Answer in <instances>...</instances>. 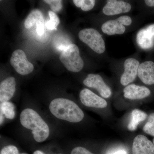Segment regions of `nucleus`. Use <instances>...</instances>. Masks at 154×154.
<instances>
[{
    "label": "nucleus",
    "mask_w": 154,
    "mask_h": 154,
    "mask_svg": "<svg viewBox=\"0 0 154 154\" xmlns=\"http://www.w3.org/2000/svg\"><path fill=\"white\" fill-rule=\"evenodd\" d=\"M48 14H49L50 20L45 23L46 28L49 30H57V26L60 22L59 18H58L57 14L52 11H49L48 12Z\"/></svg>",
    "instance_id": "6ab92c4d"
},
{
    "label": "nucleus",
    "mask_w": 154,
    "mask_h": 154,
    "mask_svg": "<svg viewBox=\"0 0 154 154\" xmlns=\"http://www.w3.org/2000/svg\"><path fill=\"white\" fill-rule=\"evenodd\" d=\"M153 143L154 145V139H153Z\"/></svg>",
    "instance_id": "7c9ffc66"
},
{
    "label": "nucleus",
    "mask_w": 154,
    "mask_h": 154,
    "mask_svg": "<svg viewBox=\"0 0 154 154\" xmlns=\"http://www.w3.org/2000/svg\"><path fill=\"white\" fill-rule=\"evenodd\" d=\"M73 2L75 5L84 11H91L96 4L94 0H74Z\"/></svg>",
    "instance_id": "aec40b11"
},
{
    "label": "nucleus",
    "mask_w": 154,
    "mask_h": 154,
    "mask_svg": "<svg viewBox=\"0 0 154 154\" xmlns=\"http://www.w3.org/2000/svg\"><path fill=\"white\" fill-rule=\"evenodd\" d=\"M15 78L10 77L1 82L0 84V102H8L14 96L16 91Z\"/></svg>",
    "instance_id": "4468645a"
},
{
    "label": "nucleus",
    "mask_w": 154,
    "mask_h": 154,
    "mask_svg": "<svg viewBox=\"0 0 154 154\" xmlns=\"http://www.w3.org/2000/svg\"><path fill=\"white\" fill-rule=\"evenodd\" d=\"M1 113L4 114L6 118L13 119L15 117V106L11 102H6L1 103Z\"/></svg>",
    "instance_id": "a211bd4d"
},
{
    "label": "nucleus",
    "mask_w": 154,
    "mask_h": 154,
    "mask_svg": "<svg viewBox=\"0 0 154 154\" xmlns=\"http://www.w3.org/2000/svg\"><path fill=\"white\" fill-rule=\"evenodd\" d=\"M44 19L43 14L41 11L35 10L31 11L27 17L25 22V26L27 29H29L36 24L38 21Z\"/></svg>",
    "instance_id": "f3484780"
},
{
    "label": "nucleus",
    "mask_w": 154,
    "mask_h": 154,
    "mask_svg": "<svg viewBox=\"0 0 154 154\" xmlns=\"http://www.w3.org/2000/svg\"><path fill=\"white\" fill-rule=\"evenodd\" d=\"M33 154H45L43 152L40 150H36L34 152Z\"/></svg>",
    "instance_id": "c85d7f7f"
},
{
    "label": "nucleus",
    "mask_w": 154,
    "mask_h": 154,
    "mask_svg": "<svg viewBox=\"0 0 154 154\" xmlns=\"http://www.w3.org/2000/svg\"><path fill=\"white\" fill-rule=\"evenodd\" d=\"M71 154H94L83 147L79 146L72 150Z\"/></svg>",
    "instance_id": "b1692460"
},
{
    "label": "nucleus",
    "mask_w": 154,
    "mask_h": 154,
    "mask_svg": "<svg viewBox=\"0 0 154 154\" xmlns=\"http://www.w3.org/2000/svg\"><path fill=\"white\" fill-rule=\"evenodd\" d=\"M0 154H19L17 147L9 145L4 147L1 151Z\"/></svg>",
    "instance_id": "5701e85b"
},
{
    "label": "nucleus",
    "mask_w": 154,
    "mask_h": 154,
    "mask_svg": "<svg viewBox=\"0 0 154 154\" xmlns=\"http://www.w3.org/2000/svg\"><path fill=\"white\" fill-rule=\"evenodd\" d=\"M21 124L25 128L31 130L34 140L41 143L47 139L49 134V128L40 116L33 109L27 108L20 114Z\"/></svg>",
    "instance_id": "f03ea898"
},
{
    "label": "nucleus",
    "mask_w": 154,
    "mask_h": 154,
    "mask_svg": "<svg viewBox=\"0 0 154 154\" xmlns=\"http://www.w3.org/2000/svg\"><path fill=\"white\" fill-rule=\"evenodd\" d=\"M144 2L147 6L154 7V0H146Z\"/></svg>",
    "instance_id": "bb28decb"
},
{
    "label": "nucleus",
    "mask_w": 154,
    "mask_h": 154,
    "mask_svg": "<svg viewBox=\"0 0 154 154\" xmlns=\"http://www.w3.org/2000/svg\"><path fill=\"white\" fill-rule=\"evenodd\" d=\"M80 40L87 44L97 53H103L105 51V44L101 34L94 28H85L80 31Z\"/></svg>",
    "instance_id": "20e7f679"
},
{
    "label": "nucleus",
    "mask_w": 154,
    "mask_h": 154,
    "mask_svg": "<svg viewBox=\"0 0 154 154\" xmlns=\"http://www.w3.org/2000/svg\"><path fill=\"white\" fill-rule=\"evenodd\" d=\"M27 154L26 153H22V154Z\"/></svg>",
    "instance_id": "2f4dec72"
},
{
    "label": "nucleus",
    "mask_w": 154,
    "mask_h": 154,
    "mask_svg": "<svg viewBox=\"0 0 154 154\" xmlns=\"http://www.w3.org/2000/svg\"><path fill=\"white\" fill-rule=\"evenodd\" d=\"M124 96L127 99L139 100L143 99L150 95L149 89L144 86L131 84L127 86L123 90Z\"/></svg>",
    "instance_id": "ddd939ff"
},
{
    "label": "nucleus",
    "mask_w": 154,
    "mask_h": 154,
    "mask_svg": "<svg viewBox=\"0 0 154 154\" xmlns=\"http://www.w3.org/2000/svg\"><path fill=\"white\" fill-rule=\"evenodd\" d=\"M79 97L81 102L86 107L97 108L107 107V103L105 99L87 88L80 92Z\"/></svg>",
    "instance_id": "1a4fd4ad"
},
{
    "label": "nucleus",
    "mask_w": 154,
    "mask_h": 154,
    "mask_svg": "<svg viewBox=\"0 0 154 154\" xmlns=\"http://www.w3.org/2000/svg\"><path fill=\"white\" fill-rule=\"evenodd\" d=\"M139 62L136 59L129 58L124 62V71L120 78V83L123 86H128L135 79L139 67Z\"/></svg>",
    "instance_id": "6e6552de"
},
{
    "label": "nucleus",
    "mask_w": 154,
    "mask_h": 154,
    "mask_svg": "<svg viewBox=\"0 0 154 154\" xmlns=\"http://www.w3.org/2000/svg\"><path fill=\"white\" fill-rule=\"evenodd\" d=\"M49 109L57 118L71 122H79L85 116L82 110L76 103L64 98L52 100L50 104Z\"/></svg>",
    "instance_id": "f257e3e1"
},
{
    "label": "nucleus",
    "mask_w": 154,
    "mask_h": 154,
    "mask_svg": "<svg viewBox=\"0 0 154 154\" xmlns=\"http://www.w3.org/2000/svg\"><path fill=\"white\" fill-rule=\"evenodd\" d=\"M3 119H4V118H3V114L1 113V124H2V123Z\"/></svg>",
    "instance_id": "c756f323"
},
{
    "label": "nucleus",
    "mask_w": 154,
    "mask_h": 154,
    "mask_svg": "<svg viewBox=\"0 0 154 154\" xmlns=\"http://www.w3.org/2000/svg\"><path fill=\"white\" fill-rule=\"evenodd\" d=\"M11 66L19 74L25 75L33 72V65L28 60L25 52L21 49L15 50L11 59Z\"/></svg>",
    "instance_id": "39448f33"
},
{
    "label": "nucleus",
    "mask_w": 154,
    "mask_h": 154,
    "mask_svg": "<svg viewBox=\"0 0 154 154\" xmlns=\"http://www.w3.org/2000/svg\"><path fill=\"white\" fill-rule=\"evenodd\" d=\"M131 6L129 3L122 1L108 0L103 8L102 11L107 16H114L129 12Z\"/></svg>",
    "instance_id": "9d476101"
},
{
    "label": "nucleus",
    "mask_w": 154,
    "mask_h": 154,
    "mask_svg": "<svg viewBox=\"0 0 154 154\" xmlns=\"http://www.w3.org/2000/svg\"><path fill=\"white\" fill-rule=\"evenodd\" d=\"M36 32L39 35H43L44 33L45 22L44 19L38 21L36 23Z\"/></svg>",
    "instance_id": "393cba45"
},
{
    "label": "nucleus",
    "mask_w": 154,
    "mask_h": 154,
    "mask_svg": "<svg viewBox=\"0 0 154 154\" xmlns=\"http://www.w3.org/2000/svg\"><path fill=\"white\" fill-rule=\"evenodd\" d=\"M109 154H127V153L125 151L123 150H119L114 152L112 153Z\"/></svg>",
    "instance_id": "cd10ccee"
},
{
    "label": "nucleus",
    "mask_w": 154,
    "mask_h": 154,
    "mask_svg": "<svg viewBox=\"0 0 154 154\" xmlns=\"http://www.w3.org/2000/svg\"><path fill=\"white\" fill-rule=\"evenodd\" d=\"M147 117V114L145 112L139 109H134L131 113V120L128 125V128L130 131H134L139 123L144 121Z\"/></svg>",
    "instance_id": "dca6fc26"
},
{
    "label": "nucleus",
    "mask_w": 154,
    "mask_h": 154,
    "mask_svg": "<svg viewBox=\"0 0 154 154\" xmlns=\"http://www.w3.org/2000/svg\"><path fill=\"white\" fill-rule=\"evenodd\" d=\"M146 30L150 35L154 36V24L149 25L146 28Z\"/></svg>",
    "instance_id": "a878e982"
},
{
    "label": "nucleus",
    "mask_w": 154,
    "mask_h": 154,
    "mask_svg": "<svg viewBox=\"0 0 154 154\" xmlns=\"http://www.w3.org/2000/svg\"><path fill=\"white\" fill-rule=\"evenodd\" d=\"M132 23V19L128 16H121L114 20H108L102 26L103 33L108 35L122 34L125 31V26H129Z\"/></svg>",
    "instance_id": "423d86ee"
},
{
    "label": "nucleus",
    "mask_w": 154,
    "mask_h": 154,
    "mask_svg": "<svg viewBox=\"0 0 154 154\" xmlns=\"http://www.w3.org/2000/svg\"><path fill=\"white\" fill-rule=\"evenodd\" d=\"M143 130L146 133L154 136V113L149 115L147 122L144 126Z\"/></svg>",
    "instance_id": "412c9836"
},
{
    "label": "nucleus",
    "mask_w": 154,
    "mask_h": 154,
    "mask_svg": "<svg viewBox=\"0 0 154 154\" xmlns=\"http://www.w3.org/2000/svg\"><path fill=\"white\" fill-rule=\"evenodd\" d=\"M60 60L69 71L78 72L84 67V63L80 56L79 49L74 44L67 46L61 54Z\"/></svg>",
    "instance_id": "7ed1b4c3"
},
{
    "label": "nucleus",
    "mask_w": 154,
    "mask_h": 154,
    "mask_svg": "<svg viewBox=\"0 0 154 154\" xmlns=\"http://www.w3.org/2000/svg\"><path fill=\"white\" fill-rule=\"evenodd\" d=\"M132 154H154V145L143 135H138L134 139Z\"/></svg>",
    "instance_id": "9b49d317"
},
{
    "label": "nucleus",
    "mask_w": 154,
    "mask_h": 154,
    "mask_svg": "<svg viewBox=\"0 0 154 154\" xmlns=\"http://www.w3.org/2000/svg\"><path fill=\"white\" fill-rule=\"evenodd\" d=\"M44 2L49 5L53 12H59L62 8V1L60 0H45Z\"/></svg>",
    "instance_id": "4be33fe9"
},
{
    "label": "nucleus",
    "mask_w": 154,
    "mask_h": 154,
    "mask_svg": "<svg viewBox=\"0 0 154 154\" xmlns=\"http://www.w3.org/2000/svg\"><path fill=\"white\" fill-rule=\"evenodd\" d=\"M137 75L141 81L148 85H154V63L146 61L140 63L138 70Z\"/></svg>",
    "instance_id": "f8f14e48"
},
{
    "label": "nucleus",
    "mask_w": 154,
    "mask_h": 154,
    "mask_svg": "<svg viewBox=\"0 0 154 154\" xmlns=\"http://www.w3.org/2000/svg\"><path fill=\"white\" fill-rule=\"evenodd\" d=\"M83 84L88 88L96 89L103 98H108L111 96L110 88L105 84L100 75L90 74L84 80Z\"/></svg>",
    "instance_id": "0eeeda50"
},
{
    "label": "nucleus",
    "mask_w": 154,
    "mask_h": 154,
    "mask_svg": "<svg viewBox=\"0 0 154 154\" xmlns=\"http://www.w3.org/2000/svg\"><path fill=\"white\" fill-rule=\"evenodd\" d=\"M153 36L146 29H141L138 32L136 40L139 46L143 49H149L154 45Z\"/></svg>",
    "instance_id": "2eb2a0df"
}]
</instances>
